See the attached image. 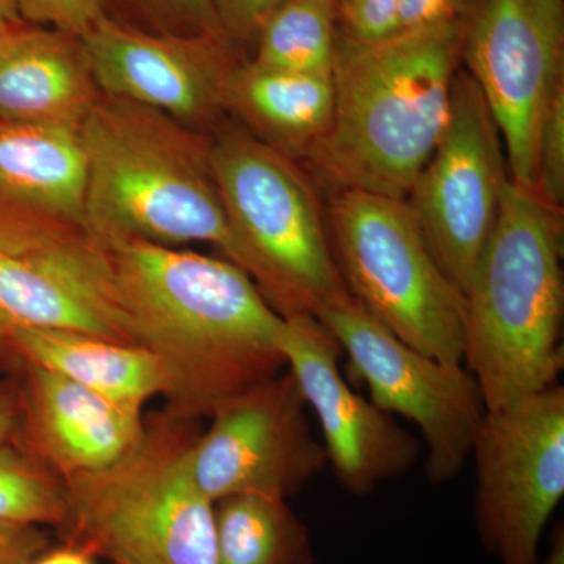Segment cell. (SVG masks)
Masks as SVG:
<instances>
[{"mask_svg":"<svg viewBox=\"0 0 564 564\" xmlns=\"http://www.w3.org/2000/svg\"><path fill=\"white\" fill-rule=\"evenodd\" d=\"M109 250L133 339L161 364L166 406L202 421L288 369L284 317L236 263L141 240Z\"/></svg>","mask_w":564,"mask_h":564,"instance_id":"obj_1","label":"cell"},{"mask_svg":"<svg viewBox=\"0 0 564 564\" xmlns=\"http://www.w3.org/2000/svg\"><path fill=\"white\" fill-rule=\"evenodd\" d=\"M462 18L372 44L337 39L333 124L306 162L336 191L406 199L447 128Z\"/></svg>","mask_w":564,"mask_h":564,"instance_id":"obj_2","label":"cell"},{"mask_svg":"<svg viewBox=\"0 0 564 564\" xmlns=\"http://www.w3.org/2000/svg\"><path fill=\"white\" fill-rule=\"evenodd\" d=\"M85 225L106 247L141 240L177 248L236 242L212 170V139L170 115L101 95L79 128Z\"/></svg>","mask_w":564,"mask_h":564,"instance_id":"obj_3","label":"cell"},{"mask_svg":"<svg viewBox=\"0 0 564 564\" xmlns=\"http://www.w3.org/2000/svg\"><path fill=\"white\" fill-rule=\"evenodd\" d=\"M508 181L499 217L464 289L463 364L486 410L558 383L563 370V220Z\"/></svg>","mask_w":564,"mask_h":564,"instance_id":"obj_4","label":"cell"},{"mask_svg":"<svg viewBox=\"0 0 564 564\" xmlns=\"http://www.w3.org/2000/svg\"><path fill=\"white\" fill-rule=\"evenodd\" d=\"M198 419L172 408L144 415V429L117 463L63 481V544L111 564H215V503L193 480L188 455Z\"/></svg>","mask_w":564,"mask_h":564,"instance_id":"obj_5","label":"cell"},{"mask_svg":"<svg viewBox=\"0 0 564 564\" xmlns=\"http://www.w3.org/2000/svg\"><path fill=\"white\" fill-rule=\"evenodd\" d=\"M212 170L236 242L232 263L282 317H317L351 299L329 245L326 210L299 162L242 126L212 139Z\"/></svg>","mask_w":564,"mask_h":564,"instance_id":"obj_6","label":"cell"},{"mask_svg":"<svg viewBox=\"0 0 564 564\" xmlns=\"http://www.w3.org/2000/svg\"><path fill=\"white\" fill-rule=\"evenodd\" d=\"M326 225L352 299L415 350L463 364V293L434 259L408 203L336 191Z\"/></svg>","mask_w":564,"mask_h":564,"instance_id":"obj_7","label":"cell"},{"mask_svg":"<svg viewBox=\"0 0 564 564\" xmlns=\"http://www.w3.org/2000/svg\"><path fill=\"white\" fill-rule=\"evenodd\" d=\"M0 318L135 344L111 252L84 223L0 214Z\"/></svg>","mask_w":564,"mask_h":564,"instance_id":"obj_8","label":"cell"},{"mask_svg":"<svg viewBox=\"0 0 564 564\" xmlns=\"http://www.w3.org/2000/svg\"><path fill=\"white\" fill-rule=\"evenodd\" d=\"M474 519L499 564H538L564 496V389L558 383L486 411L475 436Z\"/></svg>","mask_w":564,"mask_h":564,"instance_id":"obj_9","label":"cell"},{"mask_svg":"<svg viewBox=\"0 0 564 564\" xmlns=\"http://www.w3.org/2000/svg\"><path fill=\"white\" fill-rule=\"evenodd\" d=\"M317 318L369 386L375 406L421 430L430 484L455 480L488 411L474 375L403 343L352 296Z\"/></svg>","mask_w":564,"mask_h":564,"instance_id":"obj_10","label":"cell"},{"mask_svg":"<svg viewBox=\"0 0 564 564\" xmlns=\"http://www.w3.org/2000/svg\"><path fill=\"white\" fill-rule=\"evenodd\" d=\"M462 63L502 135L508 174L534 187L549 104L564 85V0H470Z\"/></svg>","mask_w":564,"mask_h":564,"instance_id":"obj_11","label":"cell"},{"mask_svg":"<svg viewBox=\"0 0 564 564\" xmlns=\"http://www.w3.org/2000/svg\"><path fill=\"white\" fill-rule=\"evenodd\" d=\"M508 181L499 128L473 77L459 69L447 128L404 202L462 293L496 226Z\"/></svg>","mask_w":564,"mask_h":564,"instance_id":"obj_12","label":"cell"},{"mask_svg":"<svg viewBox=\"0 0 564 564\" xmlns=\"http://www.w3.org/2000/svg\"><path fill=\"white\" fill-rule=\"evenodd\" d=\"M306 399L291 370L218 404L188 455L210 502L259 496L288 500L328 466L311 430Z\"/></svg>","mask_w":564,"mask_h":564,"instance_id":"obj_13","label":"cell"},{"mask_svg":"<svg viewBox=\"0 0 564 564\" xmlns=\"http://www.w3.org/2000/svg\"><path fill=\"white\" fill-rule=\"evenodd\" d=\"M280 343L288 370L317 415L326 459L345 491L367 496L413 469L421 444L347 384L339 369L343 348L317 317H284Z\"/></svg>","mask_w":564,"mask_h":564,"instance_id":"obj_14","label":"cell"},{"mask_svg":"<svg viewBox=\"0 0 564 564\" xmlns=\"http://www.w3.org/2000/svg\"><path fill=\"white\" fill-rule=\"evenodd\" d=\"M101 95L170 115L206 132L226 111L237 46L209 35L151 33L106 17L82 36Z\"/></svg>","mask_w":564,"mask_h":564,"instance_id":"obj_15","label":"cell"},{"mask_svg":"<svg viewBox=\"0 0 564 564\" xmlns=\"http://www.w3.org/2000/svg\"><path fill=\"white\" fill-rule=\"evenodd\" d=\"M22 364L24 451L63 481L106 469L140 440L141 408L113 402L35 364Z\"/></svg>","mask_w":564,"mask_h":564,"instance_id":"obj_16","label":"cell"},{"mask_svg":"<svg viewBox=\"0 0 564 564\" xmlns=\"http://www.w3.org/2000/svg\"><path fill=\"white\" fill-rule=\"evenodd\" d=\"M101 98L84 40L22 24L0 35V118L79 129Z\"/></svg>","mask_w":564,"mask_h":564,"instance_id":"obj_17","label":"cell"},{"mask_svg":"<svg viewBox=\"0 0 564 564\" xmlns=\"http://www.w3.org/2000/svg\"><path fill=\"white\" fill-rule=\"evenodd\" d=\"M85 187L79 129L0 118V214L50 215L85 225Z\"/></svg>","mask_w":564,"mask_h":564,"instance_id":"obj_18","label":"cell"},{"mask_svg":"<svg viewBox=\"0 0 564 564\" xmlns=\"http://www.w3.org/2000/svg\"><path fill=\"white\" fill-rule=\"evenodd\" d=\"M332 76L242 62L226 91V111L251 135L293 161H306L333 124Z\"/></svg>","mask_w":564,"mask_h":564,"instance_id":"obj_19","label":"cell"},{"mask_svg":"<svg viewBox=\"0 0 564 564\" xmlns=\"http://www.w3.org/2000/svg\"><path fill=\"white\" fill-rule=\"evenodd\" d=\"M7 336L22 362L68 378L113 402L143 410L148 400L165 392L161 364L140 345L61 329L7 326Z\"/></svg>","mask_w":564,"mask_h":564,"instance_id":"obj_20","label":"cell"},{"mask_svg":"<svg viewBox=\"0 0 564 564\" xmlns=\"http://www.w3.org/2000/svg\"><path fill=\"white\" fill-rule=\"evenodd\" d=\"M215 564H314L310 529L288 500L229 497L215 503Z\"/></svg>","mask_w":564,"mask_h":564,"instance_id":"obj_21","label":"cell"},{"mask_svg":"<svg viewBox=\"0 0 564 564\" xmlns=\"http://www.w3.org/2000/svg\"><path fill=\"white\" fill-rule=\"evenodd\" d=\"M254 62L265 68L332 76L336 21L332 0H284L256 36Z\"/></svg>","mask_w":564,"mask_h":564,"instance_id":"obj_22","label":"cell"},{"mask_svg":"<svg viewBox=\"0 0 564 564\" xmlns=\"http://www.w3.org/2000/svg\"><path fill=\"white\" fill-rule=\"evenodd\" d=\"M66 516V488L39 459L0 444V524L54 527Z\"/></svg>","mask_w":564,"mask_h":564,"instance_id":"obj_23","label":"cell"},{"mask_svg":"<svg viewBox=\"0 0 564 564\" xmlns=\"http://www.w3.org/2000/svg\"><path fill=\"white\" fill-rule=\"evenodd\" d=\"M101 3L106 14L109 9L118 11L111 20L140 31L229 40L212 0H101Z\"/></svg>","mask_w":564,"mask_h":564,"instance_id":"obj_24","label":"cell"},{"mask_svg":"<svg viewBox=\"0 0 564 564\" xmlns=\"http://www.w3.org/2000/svg\"><path fill=\"white\" fill-rule=\"evenodd\" d=\"M533 192L552 209L564 206V85L549 104L536 147Z\"/></svg>","mask_w":564,"mask_h":564,"instance_id":"obj_25","label":"cell"},{"mask_svg":"<svg viewBox=\"0 0 564 564\" xmlns=\"http://www.w3.org/2000/svg\"><path fill=\"white\" fill-rule=\"evenodd\" d=\"M403 0H334L337 39L372 44L400 32Z\"/></svg>","mask_w":564,"mask_h":564,"instance_id":"obj_26","label":"cell"},{"mask_svg":"<svg viewBox=\"0 0 564 564\" xmlns=\"http://www.w3.org/2000/svg\"><path fill=\"white\" fill-rule=\"evenodd\" d=\"M22 21L85 36L107 17L101 0H18Z\"/></svg>","mask_w":564,"mask_h":564,"instance_id":"obj_27","label":"cell"},{"mask_svg":"<svg viewBox=\"0 0 564 564\" xmlns=\"http://www.w3.org/2000/svg\"><path fill=\"white\" fill-rule=\"evenodd\" d=\"M284 0H212L223 32L236 46L256 40L263 22Z\"/></svg>","mask_w":564,"mask_h":564,"instance_id":"obj_28","label":"cell"},{"mask_svg":"<svg viewBox=\"0 0 564 564\" xmlns=\"http://www.w3.org/2000/svg\"><path fill=\"white\" fill-rule=\"evenodd\" d=\"M50 549L39 527L0 524V564H29Z\"/></svg>","mask_w":564,"mask_h":564,"instance_id":"obj_29","label":"cell"},{"mask_svg":"<svg viewBox=\"0 0 564 564\" xmlns=\"http://www.w3.org/2000/svg\"><path fill=\"white\" fill-rule=\"evenodd\" d=\"M470 0H403L400 32L459 20Z\"/></svg>","mask_w":564,"mask_h":564,"instance_id":"obj_30","label":"cell"},{"mask_svg":"<svg viewBox=\"0 0 564 564\" xmlns=\"http://www.w3.org/2000/svg\"><path fill=\"white\" fill-rule=\"evenodd\" d=\"M29 564H95V558L74 545L63 544L62 547L43 552Z\"/></svg>","mask_w":564,"mask_h":564,"instance_id":"obj_31","label":"cell"},{"mask_svg":"<svg viewBox=\"0 0 564 564\" xmlns=\"http://www.w3.org/2000/svg\"><path fill=\"white\" fill-rule=\"evenodd\" d=\"M20 423V403L9 393L0 391V444L7 443Z\"/></svg>","mask_w":564,"mask_h":564,"instance_id":"obj_32","label":"cell"},{"mask_svg":"<svg viewBox=\"0 0 564 564\" xmlns=\"http://www.w3.org/2000/svg\"><path fill=\"white\" fill-rule=\"evenodd\" d=\"M22 22L18 0H0V35Z\"/></svg>","mask_w":564,"mask_h":564,"instance_id":"obj_33","label":"cell"},{"mask_svg":"<svg viewBox=\"0 0 564 564\" xmlns=\"http://www.w3.org/2000/svg\"><path fill=\"white\" fill-rule=\"evenodd\" d=\"M544 564H564V529L560 524L552 533L551 551Z\"/></svg>","mask_w":564,"mask_h":564,"instance_id":"obj_34","label":"cell"},{"mask_svg":"<svg viewBox=\"0 0 564 564\" xmlns=\"http://www.w3.org/2000/svg\"><path fill=\"white\" fill-rule=\"evenodd\" d=\"M2 348H7V350H11L10 344H9V336H7V325L2 322V318H0V350Z\"/></svg>","mask_w":564,"mask_h":564,"instance_id":"obj_35","label":"cell"},{"mask_svg":"<svg viewBox=\"0 0 564 564\" xmlns=\"http://www.w3.org/2000/svg\"><path fill=\"white\" fill-rule=\"evenodd\" d=\"M332 2H334V0H332Z\"/></svg>","mask_w":564,"mask_h":564,"instance_id":"obj_36","label":"cell"}]
</instances>
